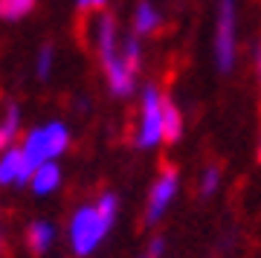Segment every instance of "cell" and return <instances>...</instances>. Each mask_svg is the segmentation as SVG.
<instances>
[{"mask_svg": "<svg viewBox=\"0 0 261 258\" xmlns=\"http://www.w3.org/2000/svg\"><path fill=\"white\" fill-rule=\"evenodd\" d=\"M116 215H119V200H116L113 192H105L96 200L79 206L70 215V221H67V244H70V252L75 258L93 255L96 249L108 241V235L113 232Z\"/></svg>", "mask_w": 261, "mask_h": 258, "instance_id": "1", "label": "cell"}, {"mask_svg": "<svg viewBox=\"0 0 261 258\" xmlns=\"http://www.w3.org/2000/svg\"><path fill=\"white\" fill-rule=\"evenodd\" d=\"M70 148V128L64 122H44L38 128H29L20 137V151L32 168L44 166V163H58V157Z\"/></svg>", "mask_w": 261, "mask_h": 258, "instance_id": "2", "label": "cell"}, {"mask_svg": "<svg viewBox=\"0 0 261 258\" xmlns=\"http://www.w3.org/2000/svg\"><path fill=\"white\" fill-rule=\"evenodd\" d=\"M134 142L142 151H151L166 142V96L160 93L157 84H145L140 99V119Z\"/></svg>", "mask_w": 261, "mask_h": 258, "instance_id": "3", "label": "cell"}, {"mask_svg": "<svg viewBox=\"0 0 261 258\" xmlns=\"http://www.w3.org/2000/svg\"><path fill=\"white\" fill-rule=\"evenodd\" d=\"M212 53L215 67L224 75L232 73L235 61H238V0H218Z\"/></svg>", "mask_w": 261, "mask_h": 258, "instance_id": "4", "label": "cell"}, {"mask_svg": "<svg viewBox=\"0 0 261 258\" xmlns=\"http://www.w3.org/2000/svg\"><path fill=\"white\" fill-rule=\"evenodd\" d=\"M177 192H180V174L174 168H163L160 177L151 183L148 203H145V223L148 226H157L166 218V212L171 209V203L177 200Z\"/></svg>", "mask_w": 261, "mask_h": 258, "instance_id": "5", "label": "cell"}, {"mask_svg": "<svg viewBox=\"0 0 261 258\" xmlns=\"http://www.w3.org/2000/svg\"><path fill=\"white\" fill-rule=\"evenodd\" d=\"M32 171H35V168L27 163L20 145L6 148V151L0 154V186H29Z\"/></svg>", "mask_w": 261, "mask_h": 258, "instance_id": "6", "label": "cell"}, {"mask_svg": "<svg viewBox=\"0 0 261 258\" xmlns=\"http://www.w3.org/2000/svg\"><path fill=\"white\" fill-rule=\"evenodd\" d=\"M122 49V38L119 29H116V18L113 15H99L96 18V56L99 61H111V58L119 56Z\"/></svg>", "mask_w": 261, "mask_h": 258, "instance_id": "7", "label": "cell"}, {"mask_svg": "<svg viewBox=\"0 0 261 258\" xmlns=\"http://www.w3.org/2000/svg\"><path fill=\"white\" fill-rule=\"evenodd\" d=\"M64 174H61V166L58 163H44L32 171V180H29V189L38 194V197H47V194L58 192Z\"/></svg>", "mask_w": 261, "mask_h": 258, "instance_id": "8", "label": "cell"}, {"mask_svg": "<svg viewBox=\"0 0 261 258\" xmlns=\"http://www.w3.org/2000/svg\"><path fill=\"white\" fill-rule=\"evenodd\" d=\"M58 238V229L53 221H32L27 229V244L29 249L35 252V255H44V252H49L53 249V244H56Z\"/></svg>", "mask_w": 261, "mask_h": 258, "instance_id": "9", "label": "cell"}, {"mask_svg": "<svg viewBox=\"0 0 261 258\" xmlns=\"http://www.w3.org/2000/svg\"><path fill=\"white\" fill-rule=\"evenodd\" d=\"M163 23V15L160 9L151 3V0H142L140 6L134 9V35H154Z\"/></svg>", "mask_w": 261, "mask_h": 258, "instance_id": "10", "label": "cell"}, {"mask_svg": "<svg viewBox=\"0 0 261 258\" xmlns=\"http://www.w3.org/2000/svg\"><path fill=\"white\" fill-rule=\"evenodd\" d=\"M18 134H20V108L12 101V105H6V111L0 116V154L6 148H15Z\"/></svg>", "mask_w": 261, "mask_h": 258, "instance_id": "11", "label": "cell"}, {"mask_svg": "<svg viewBox=\"0 0 261 258\" xmlns=\"http://www.w3.org/2000/svg\"><path fill=\"white\" fill-rule=\"evenodd\" d=\"M183 137V113L180 108L171 101V96H166V142H177Z\"/></svg>", "mask_w": 261, "mask_h": 258, "instance_id": "12", "label": "cell"}, {"mask_svg": "<svg viewBox=\"0 0 261 258\" xmlns=\"http://www.w3.org/2000/svg\"><path fill=\"white\" fill-rule=\"evenodd\" d=\"M38 0H0V20H20L35 9Z\"/></svg>", "mask_w": 261, "mask_h": 258, "instance_id": "13", "label": "cell"}, {"mask_svg": "<svg viewBox=\"0 0 261 258\" xmlns=\"http://www.w3.org/2000/svg\"><path fill=\"white\" fill-rule=\"evenodd\" d=\"M53 67H56V46L53 44H44L38 49L35 56V75L41 82H47L49 75H53Z\"/></svg>", "mask_w": 261, "mask_h": 258, "instance_id": "14", "label": "cell"}, {"mask_svg": "<svg viewBox=\"0 0 261 258\" xmlns=\"http://www.w3.org/2000/svg\"><path fill=\"white\" fill-rule=\"evenodd\" d=\"M218 189H221V168L206 166L200 171V180H197V192H200V197H215Z\"/></svg>", "mask_w": 261, "mask_h": 258, "instance_id": "15", "label": "cell"}, {"mask_svg": "<svg viewBox=\"0 0 261 258\" xmlns=\"http://www.w3.org/2000/svg\"><path fill=\"white\" fill-rule=\"evenodd\" d=\"M122 56L128 58V64L140 73L142 67V44H140V35H122Z\"/></svg>", "mask_w": 261, "mask_h": 258, "instance_id": "16", "label": "cell"}, {"mask_svg": "<svg viewBox=\"0 0 261 258\" xmlns=\"http://www.w3.org/2000/svg\"><path fill=\"white\" fill-rule=\"evenodd\" d=\"M163 247H166V241L160 238V235H154V238L148 241V255L151 258H160V255H163Z\"/></svg>", "mask_w": 261, "mask_h": 258, "instance_id": "17", "label": "cell"}, {"mask_svg": "<svg viewBox=\"0 0 261 258\" xmlns=\"http://www.w3.org/2000/svg\"><path fill=\"white\" fill-rule=\"evenodd\" d=\"M255 73H258V82H261V44L255 46Z\"/></svg>", "mask_w": 261, "mask_h": 258, "instance_id": "18", "label": "cell"}, {"mask_svg": "<svg viewBox=\"0 0 261 258\" xmlns=\"http://www.w3.org/2000/svg\"><path fill=\"white\" fill-rule=\"evenodd\" d=\"M75 3H79L82 9H93V0H75Z\"/></svg>", "mask_w": 261, "mask_h": 258, "instance_id": "19", "label": "cell"}, {"mask_svg": "<svg viewBox=\"0 0 261 258\" xmlns=\"http://www.w3.org/2000/svg\"><path fill=\"white\" fill-rule=\"evenodd\" d=\"M108 0H93V9H99V6H105Z\"/></svg>", "mask_w": 261, "mask_h": 258, "instance_id": "20", "label": "cell"}, {"mask_svg": "<svg viewBox=\"0 0 261 258\" xmlns=\"http://www.w3.org/2000/svg\"><path fill=\"white\" fill-rule=\"evenodd\" d=\"M258 160H261V142H258Z\"/></svg>", "mask_w": 261, "mask_h": 258, "instance_id": "21", "label": "cell"}, {"mask_svg": "<svg viewBox=\"0 0 261 258\" xmlns=\"http://www.w3.org/2000/svg\"><path fill=\"white\" fill-rule=\"evenodd\" d=\"M140 258H151V255H148V252H145V255H140Z\"/></svg>", "mask_w": 261, "mask_h": 258, "instance_id": "22", "label": "cell"}]
</instances>
